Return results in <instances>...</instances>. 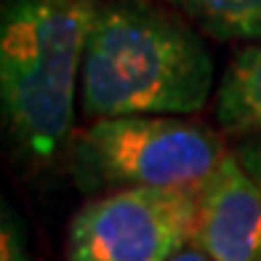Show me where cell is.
Masks as SVG:
<instances>
[{
    "label": "cell",
    "mask_w": 261,
    "mask_h": 261,
    "mask_svg": "<svg viewBox=\"0 0 261 261\" xmlns=\"http://www.w3.org/2000/svg\"><path fill=\"white\" fill-rule=\"evenodd\" d=\"M211 88V51L179 11L158 0H96L80 69L86 117L192 115Z\"/></svg>",
    "instance_id": "cell-1"
},
{
    "label": "cell",
    "mask_w": 261,
    "mask_h": 261,
    "mask_svg": "<svg viewBox=\"0 0 261 261\" xmlns=\"http://www.w3.org/2000/svg\"><path fill=\"white\" fill-rule=\"evenodd\" d=\"M96 0H3L0 101L14 147L48 163L67 147Z\"/></svg>",
    "instance_id": "cell-2"
},
{
    "label": "cell",
    "mask_w": 261,
    "mask_h": 261,
    "mask_svg": "<svg viewBox=\"0 0 261 261\" xmlns=\"http://www.w3.org/2000/svg\"><path fill=\"white\" fill-rule=\"evenodd\" d=\"M224 155L213 130L179 115L99 117L72 141V179L86 195L125 187H197Z\"/></svg>",
    "instance_id": "cell-3"
},
{
    "label": "cell",
    "mask_w": 261,
    "mask_h": 261,
    "mask_svg": "<svg viewBox=\"0 0 261 261\" xmlns=\"http://www.w3.org/2000/svg\"><path fill=\"white\" fill-rule=\"evenodd\" d=\"M197 187H125L88 200L69 221L67 261H171L195 243Z\"/></svg>",
    "instance_id": "cell-4"
},
{
    "label": "cell",
    "mask_w": 261,
    "mask_h": 261,
    "mask_svg": "<svg viewBox=\"0 0 261 261\" xmlns=\"http://www.w3.org/2000/svg\"><path fill=\"white\" fill-rule=\"evenodd\" d=\"M213 261L261 256V139H245L197 187L195 243Z\"/></svg>",
    "instance_id": "cell-5"
},
{
    "label": "cell",
    "mask_w": 261,
    "mask_h": 261,
    "mask_svg": "<svg viewBox=\"0 0 261 261\" xmlns=\"http://www.w3.org/2000/svg\"><path fill=\"white\" fill-rule=\"evenodd\" d=\"M216 117L234 136L261 139V40L229 62L216 93Z\"/></svg>",
    "instance_id": "cell-6"
},
{
    "label": "cell",
    "mask_w": 261,
    "mask_h": 261,
    "mask_svg": "<svg viewBox=\"0 0 261 261\" xmlns=\"http://www.w3.org/2000/svg\"><path fill=\"white\" fill-rule=\"evenodd\" d=\"M216 40H261V0H160Z\"/></svg>",
    "instance_id": "cell-7"
},
{
    "label": "cell",
    "mask_w": 261,
    "mask_h": 261,
    "mask_svg": "<svg viewBox=\"0 0 261 261\" xmlns=\"http://www.w3.org/2000/svg\"><path fill=\"white\" fill-rule=\"evenodd\" d=\"M0 261H32L27 251V240L16 216L3 208V234H0Z\"/></svg>",
    "instance_id": "cell-8"
},
{
    "label": "cell",
    "mask_w": 261,
    "mask_h": 261,
    "mask_svg": "<svg viewBox=\"0 0 261 261\" xmlns=\"http://www.w3.org/2000/svg\"><path fill=\"white\" fill-rule=\"evenodd\" d=\"M171 261H213V258H211L208 253L200 251L197 245H187L184 251H181V253H176Z\"/></svg>",
    "instance_id": "cell-9"
},
{
    "label": "cell",
    "mask_w": 261,
    "mask_h": 261,
    "mask_svg": "<svg viewBox=\"0 0 261 261\" xmlns=\"http://www.w3.org/2000/svg\"><path fill=\"white\" fill-rule=\"evenodd\" d=\"M258 261H261V256H258Z\"/></svg>",
    "instance_id": "cell-10"
}]
</instances>
